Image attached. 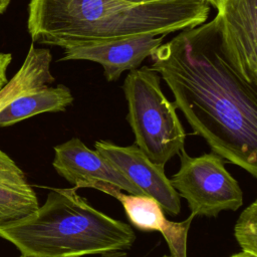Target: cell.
<instances>
[{
  "label": "cell",
  "mask_w": 257,
  "mask_h": 257,
  "mask_svg": "<svg viewBox=\"0 0 257 257\" xmlns=\"http://www.w3.org/2000/svg\"><path fill=\"white\" fill-rule=\"evenodd\" d=\"M91 189L98 190L119 201L130 223L138 230L160 232L168 244L171 257H187L188 233L195 218L193 214L181 222L169 221L160 203L152 197L124 194L118 188L106 183L95 184Z\"/></svg>",
  "instance_id": "obj_10"
},
{
  "label": "cell",
  "mask_w": 257,
  "mask_h": 257,
  "mask_svg": "<svg viewBox=\"0 0 257 257\" xmlns=\"http://www.w3.org/2000/svg\"><path fill=\"white\" fill-rule=\"evenodd\" d=\"M162 257H171V256H169V255H164V256H162Z\"/></svg>",
  "instance_id": "obj_20"
},
{
  "label": "cell",
  "mask_w": 257,
  "mask_h": 257,
  "mask_svg": "<svg viewBox=\"0 0 257 257\" xmlns=\"http://www.w3.org/2000/svg\"><path fill=\"white\" fill-rule=\"evenodd\" d=\"M122 89L135 144L152 162L165 166L184 149L186 133L175 103L161 88V76L150 66L130 70Z\"/></svg>",
  "instance_id": "obj_4"
},
{
  "label": "cell",
  "mask_w": 257,
  "mask_h": 257,
  "mask_svg": "<svg viewBox=\"0 0 257 257\" xmlns=\"http://www.w3.org/2000/svg\"><path fill=\"white\" fill-rule=\"evenodd\" d=\"M178 32L151 54V68L212 152L256 178L257 87L227 58L215 17Z\"/></svg>",
  "instance_id": "obj_1"
},
{
  "label": "cell",
  "mask_w": 257,
  "mask_h": 257,
  "mask_svg": "<svg viewBox=\"0 0 257 257\" xmlns=\"http://www.w3.org/2000/svg\"><path fill=\"white\" fill-rule=\"evenodd\" d=\"M207 1L209 2L210 5H212V6H214V7H216V6L218 5V3L220 2V0H207Z\"/></svg>",
  "instance_id": "obj_19"
},
{
  "label": "cell",
  "mask_w": 257,
  "mask_h": 257,
  "mask_svg": "<svg viewBox=\"0 0 257 257\" xmlns=\"http://www.w3.org/2000/svg\"><path fill=\"white\" fill-rule=\"evenodd\" d=\"M230 257H257V255H253V254H250V253H247V252H239V253H236Z\"/></svg>",
  "instance_id": "obj_18"
},
{
  "label": "cell",
  "mask_w": 257,
  "mask_h": 257,
  "mask_svg": "<svg viewBox=\"0 0 257 257\" xmlns=\"http://www.w3.org/2000/svg\"><path fill=\"white\" fill-rule=\"evenodd\" d=\"M234 236L243 252L257 255V202L253 201L240 214Z\"/></svg>",
  "instance_id": "obj_13"
},
{
  "label": "cell",
  "mask_w": 257,
  "mask_h": 257,
  "mask_svg": "<svg viewBox=\"0 0 257 257\" xmlns=\"http://www.w3.org/2000/svg\"><path fill=\"white\" fill-rule=\"evenodd\" d=\"M11 0H0V14H2L8 7Z\"/></svg>",
  "instance_id": "obj_17"
},
{
  "label": "cell",
  "mask_w": 257,
  "mask_h": 257,
  "mask_svg": "<svg viewBox=\"0 0 257 257\" xmlns=\"http://www.w3.org/2000/svg\"><path fill=\"white\" fill-rule=\"evenodd\" d=\"M180 169L170 180L196 216L217 217L222 211H237L243 205V192L227 171L224 159L211 152L190 157L185 149L179 153Z\"/></svg>",
  "instance_id": "obj_5"
},
{
  "label": "cell",
  "mask_w": 257,
  "mask_h": 257,
  "mask_svg": "<svg viewBox=\"0 0 257 257\" xmlns=\"http://www.w3.org/2000/svg\"><path fill=\"white\" fill-rule=\"evenodd\" d=\"M56 173L76 189L110 184L134 195H145L97 151L88 149L78 138L54 147L52 162Z\"/></svg>",
  "instance_id": "obj_8"
},
{
  "label": "cell",
  "mask_w": 257,
  "mask_h": 257,
  "mask_svg": "<svg viewBox=\"0 0 257 257\" xmlns=\"http://www.w3.org/2000/svg\"><path fill=\"white\" fill-rule=\"evenodd\" d=\"M94 149L146 196L157 200L167 214L179 215L181 199L165 174V166L152 162L136 144L122 147L99 140L94 143Z\"/></svg>",
  "instance_id": "obj_7"
},
{
  "label": "cell",
  "mask_w": 257,
  "mask_h": 257,
  "mask_svg": "<svg viewBox=\"0 0 257 257\" xmlns=\"http://www.w3.org/2000/svg\"><path fill=\"white\" fill-rule=\"evenodd\" d=\"M127 3L132 4H146V3H152V2H159V1H166V0H121Z\"/></svg>",
  "instance_id": "obj_16"
},
{
  "label": "cell",
  "mask_w": 257,
  "mask_h": 257,
  "mask_svg": "<svg viewBox=\"0 0 257 257\" xmlns=\"http://www.w3.org/2000/svg\"><path fill=\"white\" fill-rule=\"evenodd\" d=\"M0 237L34 257L102 255L125 251L136 241L131 225L93 208L75 187L50 190L32 214L1 225Z\"/></svg>",
  "instance_id": "obj_3"
},
{
  "label": "cell",
  "mask_w": 257,
  "mask_h": 257,
  "mask_svg": "<svg viewBox=\"0 0 257 257\" xmlns=\"http://www.w3.org/2000/svg\"><path fill=\"white\" fill-rule=\"evenodd\" d=\"M167 34H140L104 42L64 48L60 60H89L103 68L107 81H115L126 70L139 68L161 45Z\"/></svg>",
  "instance_id": "obj_9"
},
{
  "label": "cell",
  "mask_w": 257,
  "mask_h": 257,
  "mask_svg": "<svg viewBox=\"0 0 257 257\" xmlns=\"http://www.w3.org/2000/svg\"><path fill=\"white\" fill-rule=\"evenodd\" d=\"M210 6L207 0H30L27 24L33 42L65 48L140 34L168 35L206 22Z\"/></svg>",
  "instance_id": "obj_2"
},
{
  "label": "cell",
  "mask_w": 257,
  "mask_h": 257,
  "mask_svg": "<svg viewBox=\"0 0 257 257\" xmlns=\"http://www.w3.org/2000/svg\"><path fill=\"white\" fill-rule=\"evenodd\" d=\"M19 257H34V256L21 254ZM101 257H128V255L125 251H115V252H109L106 254H102Z\"/></svg>",
  "instance_id": "obj_15"
},
{
  "label": "cell",
  "mask_w": 257,
  "mask_h": 257,
  "mask_svg": "<svg viewBox=\"0 0 257 257\" xmlns=\"http://www.w3.org/2000/svg\"><path fill=\"white\" fill-rule=\"evenodd\" d=\"M11 59L12 55L10 53H0V91L8 83L6 77V70L11 62Z\"/></svg>",
  "instance_id": "obj_14"
},
{
  "label": "cell",
  "mask_w": 257,
  "mask_h": 257,
  "mask_svg": "<svg viewBox=\"0 0 257 257\" xmlns=\"http://www.w3.org/2000/svg\"><path fill=\"white\" fill-rule=\"evenodd\" d=\"M215 8L223 51L244 79L257 87V0H220Z\"/></svg>",
  "instance_id": "obj_6"
},
{
  "label": "cell",
  "mask_w": 257,
  "mask_h": 257,
  "mask_svg": "<svg viewBox=\"0 0 257 257\" xmlns=\"http://www.w3.org/2000/svg\"><path fill=\"white\" fill-rule=\"evenodd\" d=\"M39 207L23 171L0 150V226L20 220Z\"/></svg>",
  "instance_id": "obj_11"
},
{
  "label": "cell",
  "mask_w": 257,
  "mask_h": 257,
  "mask_svg": "<svg viewBox=\"0 0 257 257\" xmlns=\"http://www.w3.org/2000/svg\"><path fill=\"white\" fill-rule=\"evenodd\" d=\"M72 101L70 89L63 84L28 88L0 109V126L11 125L42 112L64 111Z\"/></svg>",
  "instance_id": "obj_12"
}]
</instances>
